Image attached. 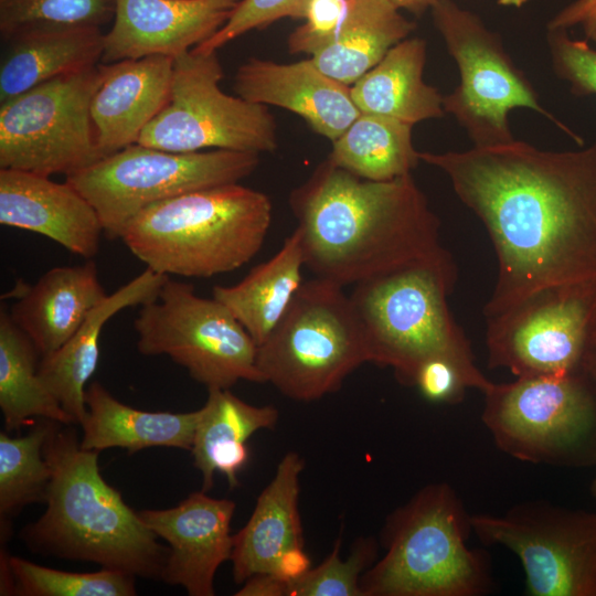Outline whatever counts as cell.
<instances>
[{
	"label": "cell",
	"mask_w": 596,
	"mask_h": 596,
	"mask_svg": "<svg viewBox=\"0 0 596 596\" xmlns=\"http://www.w3.org/2000/svg\"><path fill=\"white\" fill-rule=\"evenodd\" d=\"M222 78L217 52L192 49L173 58L169 100L137 143L173 152L274 151L276 123L267 106L227 95Z\"/></svg>",
	"instance_id": "cell-12"
},
{
	"label": "cell",
	"mask_w": 596,
	"mask_h": 596,
	"mask_svg": "<svg viewBox=\"0 0 596 596\" xmlns=\"http://www.w3.org/2000/svg\"><path fill=\"white\" fill-rule=\"evenodd\" d=\"M54 423L44 419L21 437L0 433L1 524L24 505L46 501L52 471L43 447Z\"/></svg>",
	"instance_id": "cell-32"
},
{
	"label": "cell",
	"mask_w": 596,
	"mask_h": 596,
	"mask_svg": "<svg viewBox=\"0 0 596 596\" xmlns=\"http://www.w3.org/2000/svg\"><path fill=\"white\" fill-rule=\"evenodd\" d=\"M288 583L273 574H257L244 582L236 596H286Z\"/></svg>",
	"instance_id": "cell-41"
},
{
	"label": "cell",
	"mask_w": 596,
	"mask_h": 596,
	"mask_svg": "<svg viewBox=\"0 0 596 596\" xmlns=\"http://www.w3.org/2000/svg\"><path fill=\"white\" fill-rule=\"evenodd\" d=\"M471 525L483 544L518 556L526 595L596 596V512L528 501L473 514Z\"/></svg>",
	"instance_id": "cell-15"
},
{
	"label": "cell",
	"mask_w": 596,
	"mask_h": 596,
	"mask_svg": "<svg viewBox=\"0 0 596 596\" xmlns=\"http://www.w3.org/2000/svg\"><path fill=\"white\" fill-rule=\"evenodd\" d=\"M304 468L305 461L298 453H287L259 493L247 523L233 535L231 561L236 584L257 574L274 575L281 555L292 549H304L299 514Z\"/></svg>",
	"instance_id": "cell-21"
},
{
	"label": "cell",
	"mask_w": 596,
	"mask_h": 596,
	"mask_svg": "<svg viewBox=\"0 0 596 596\" xmlns=\"http://www.w3.org/2000/svg\"><path fill=\"white\" fill-rule=\"evenodd\" d=\"M368 362L369 345L350 295L319 277L304 280L256 358L264 383L299 402L338 391Z\"/></svg>",
	"instance_id": "cell-7"
},
{
	"label": "cell",
	"mask_w": 596,
	"mask_h": 596,
	"mask_svg": "<svg viewBox=\"0 0 596 596\" xmlns=\"http://www.w3.org/2000/svg\"><path fill=\"white\" fill-rule=\"evenodd\" d=\"M471 515L446 482L423 487L386 518L385 554L360 579L363 596H482L489 555L467 544Z\"/></svg>",
	"instance_id": "cell-5"
},
{
	"label": "cell",
	"mask_w": 596,
	"mask_h": 596,
	"mask_svg": "<svg viewBox=\"0 0 596 596\" xmlns=\"http://www.w3.org/2000/svg\"><path fill=\"white\" fill-rule=\"evenodd\" d=\"M235 502L215 499L205 491L189 494L178 505L164 510H142V522L169 543L161 579L185 588L190 596H213L214 576L231 560L230 533Z\"/></svg>",
	"instance_id": "cell-16"
},
{
	"label": "cell",
	"mask_w": 596,
	"mask_h": 596,
	"mask_svg": "<svg viewBox=\"0 0 596 596\" xmlns=\"http://www.w3.org/2000/svg\"><path fill=\"white\" fill-rule=\"evenodd\" d=\"M241 0H116L100 62L149 55L175 58L210 39Z\"/></svg>",
	"instance_id": "cell-17"
},
{
	"label": "cell",
	"mask_w": 596,
	"mask_h": 596,
	"mask_svg": "<svg viewBox=\"0 0 596 596\" xmlns=\"http://www.w3.org/2000/svg\"><path fill=\"white\" fill-rule=\"evenodd\" d=\"M116 0H0V34L40 26L99 28L114 20Z\"/></svg>",
	"instance_id": "cell-34"
},
{
	"label": "cell",
	"mask_w": 596,
	"mask_h": 596,
	"mask_svg": "<svg viewBox=\"0 0 596 596\" xmlns=\"http://www.w3.org/2000/svg\"><path fill=\"white\" fill-rule=\"evenodd\" d=\"M590 494L596 501V478L590 483Z\"/></svg>",
	"instance_id": "cell-45"
},
{
	"label": "cell",
	"mask_w": 596,
	"mask_h": 596,
	"mask_svg": "<svg viewBox=\"0 0 596 596\" xmlns=\"http://www.w3.org/2000/svg\"><path fill=\"white\" fill-rule=\"evenodd\" d=\"M168 277L147 267L129 283L107 295L57 351L41 358L38 373L42 382L75 425H81L87 413L86 384L97 368L99 339L105 323L125 308L153 300Z\"/></svg>",
	"instance_id": "cell-23"
},
{
	"label": "cell",
	"mask_w": 596,
	"mask_h": 596,
	"mask_svg": "<svg viewBox=\"0 0 596 596\" xmlns=\"http://www.w3.org/2000/svg\"><path fill=\"white\" fill-rule=\"evenodd\" d=\"M300 233L287 236L280 249L232 286H214L213 298L223 304L257 347L273 332L304 283Z\"/></svg>",
	"instance_id": "cell-29"
},
{
	"label": "cell",
	"mask_w": 596,
	"mask_h": 596,
	"mask_svg": "<svg viewBox=\"0 0 596 596\" xmlns=\"http://www.w3.org/2000/svg\"><path fill=\"white\" fill-rule=\"evenodd\" d=\"M546 41L555 75L567 82L571 93L596 95V49L572 39L567 30H547Z\"/></svg>",
	"instance_id": "cell-38"
},
{
	"label": "cell",
	"mask_w": 596,
	"mask_h": 596,
	"mask_svg": "<svg viewBox=\"0 0 596 596\" xmlns=\"http://www.w3.org/2000/svg\"><path fill=\"white\" fill-rule=\"evenodd\" d=\"M0 104L55 77L97 65L104 33L93 26H40L4 40Z\"/></svg>",
	"instance_id": "cell-24"
},
{
	"label": "cell",
	"mask_w": 596,
	"mask_h": 596,
	"mask_svg": "<svg viewBox=\"0 0 596 596\" xmlns=\"http://www.w3.org/2000/svg\"><path fill=\"white\" fill-rule=\"evenodd\" d=\"M98 64L0 104V169L70 175L103 159L91 117Z\"/></svg>",
	"instance_id": "cell-13"
},
{
	"label": "cell",
	"mask_w": 596,
	"mask_h": 596,
	"mask_svg": "<svg viewBox=\"0 0 596 596\" xmlns=\"http://www.w3.org/2000/svg\"><path fill=\"white\" fill-rule=\"evenodd\" d=\"M4 583L11 582L12 594L23 596H134L131 574L104 567L97 572L77 573L38 565L28 560L6 558Z\"/></svg>",
	"instance_id": "cell-33"
},
{
	"label": "cell",
	"mask_w": 596,
	"mask_h": 596,
	"mask_svg": "<svg viewBox=\"0 0 596 596\" xmlns=\"http://www.w3.org/2000/svg\"><path fill=\"white\" fill-rule=\"evenodd\" d=\"M61 425L53 424L43 447L52 471L46 510L24 528L23 541L38 553L161 579L169 549L105 481L99 451L83 449Z\"/></svg>",
	"instance_id": "cell-3"
},
{
	"label": "cell",
	"mask_w": 596,
	"mask_h": 596,
	"mask_svg": "<svg viewBox=\"0 0 596 596\" xmlns=\"http://www.w3.org/2000/svg\"><path fill=\"white\" fill-rule=\"evenodd\" d=\"M426 42L406 38L353 85L351 96L361 113L394 118L409 125L441 118L444 96L424 81Z\"/></svg>",
	"instance_id": "cell-26"
},
{
	"label": "cell",
	"mask_w": 596,
	"mask_h": 596,
	"mask_svg": "<svg viewBox=\"0 0 596 596\" xmlns=\"http://www.w3.org/2000/svg\"><path fill=\"white\" fill-rule=\"evenodd\" d=\"M304 264L342 287L441 255L440 221L412 173L385 181L326 160L289 199Z\"/></svg>",
	"instance_id": "cell-2"
},
{
	"label": "cell",
	"mask_w": 596,
	"mask_h": 596,
	"mask_svg": "<svg viewBox=\"0 0 596 596\" xmlns=\"http://www.w3.org/2000/svg\"><path fill=\"white\" fill-rule=\"evenodd\" d=\"M106 296L94 262L58 266L22 284L9 313L43 358L65 344Z\"/></svg>",
	"instance_id": "cell-22"
},
{
	"label": "cell",
	"mask_w": 596,
	"mask_h": 596,
	"mask_svg": "<svg viewBox=\"0 0 596 596\" xmlns=\"http://www.w3.org/2000/svg\"><path fill=\"white\" fill-rule=\"evenodd\" d=\"M419 158L489 234L498 275L485 319L540 288L596 278V141L552 151L514 139Z\"/></svg>",
	"instance_id": "cell-1"
},
{
	"label": "cell",
	"mask_w": 596,
	"mask_h": 596,
	"mask_svg": "<svg viewBox=\"0 0 596 596\" xmlns=\"http://www.w3.org/2000/svg\"><path fill=\"white\" fill-rule=\"evenodd\" d=\"M596 339V278L540 288L486 319L488 366L515 377L582 372Z\"/></svg>",
	"instance_id": "cell-14"
},
{
	"label": "cell",
	"mask_w": 596,
	"mask_h": 596,
	"mask_svg": "<svg viewBox=\"0 0 596 596\" xmlns=\"http://www.w3.org/2000/svg\"><path fill=\"white\" fill-rule=\"evenodd\" d=\"M134 326L140 353L168 355L207 390L242 380L264 383L252 337L223 304L198 296L192 284L168 277Z\"/></svg>",
	"instance_id": "cell-11"
},
{
	"label": "cell",
	"mask_w": 596,
	"mask_h": 596,
	"mask_svg": "<svg viewBox=\"0 0 596 596\" xmlns=\"http://www.w3.org/2000/svg\"><path fill=\"white\" fill-rule=\"evenodd\" d=\"M272 217L265 193L230 183L155 203L119 238L157 273L206 278L248 263L263 247Z\"/></svg>",
	"instance_id": "cell-4"
},
{
	"label": "cell",
	"mask_w": 596,
	"mask_h": 596,
	"mask_svg": "<svg viewBox=\"0 0 596 596\" xmlns=\"http://www.w3.org/2000/svg\"><path fill=\"white\" fill-rule=\"evenodd\" d=\"M278 418L273 405H251L230 389H209L191 449L203 477L202 491L213 487L215 471L226 477L231 488L237 487V475L248 460L246 440L259 429H273Z\"/></svg>",
	"instance_id": "cell-27"
},
{
	"label": "cell",
	"mask_w": 596,
	"mask_h": 596,
	"mask_svg": "<svg viewBox=\"0 0 596 596\" xmlns=\"http://www.w3.org/2000/svg\"><path fill=\"white\" fill-rule=\"evenodd\" d=\"M341 546L342 531L320 565L288 583L286 596H363L360 579L376 557V542L372 538L358 539L345 560L340 558Z\"/></svg>",
	"instance_id": "cell-35"
},
{
	"label": "cell",
	"mask_w": 596,
	"mask_h": 596,
	"mask_svg": "<svg viewBox=\"0 0 596 596\" xmlns=\"http://www.w3.org/2000/svg\"><path fill=\"white\" fill-rule=\"evenodd\" d=\"M456 280L457 267L446 251L355 285L350 298L371 363L392 368L408 386L418 366L435 356L479 370L470 341L448 305Z\"/></svg>",
	"instance_id": "cell-6"
},
{
	"label": "cell",
	"mask_w": 596,
	"mask_h": 596,
	"mask_svg": "<svg viewBox=\"0 0 596 596\" xmlns=\"http://www.w3.org/2000/svg\"><path fill=\"white\" fill-rule=\"evenodd\" d=\"M102 82L91 104L103 158L138 142L170 97L173 58L149 55L98 64Z\"/></svg>",
	"instance_id": "cell-20"
},
{
	"label": "cell",
	"mask_w": 596,
	"mask_h": 596,
	"mask_svg": "<svg viewBox=\"0 0 596 596\" xmlns=\"http://www.w3.org/2000/svg\"><path fill=\"white\" fill-rule=\"evenodd\" d=\"M582 372L587 376V379L596 389V339L586 355Z\"/></svg>",
	"instance_id": "cell-43"
},
{
	"label": "cell",
	"mask_w": 596,
	"mask_h": 596,
	"mask_svg": "<svg viewBox=\"0 0 596 596\" xmlns=\"http://www.w3.org/2000/svg\"><path fill=\"white\" fill-rule=\"evenodd\" d=\"M430 12L460 74L459 85L444 96V109L456 118L473 147L513 141L509 113L515 108L539 113L574 137L541 105L538 92L509 56L500 36L479 15L454 0H437Z\"/></svg>",
	"instance_id": "cell-10"
},
{
	"label": "cell",
	"mask_w": 596,
	"mask_h": 596,
	"mask_svg": "<svg viewBox=\"0 0 596 596\" xmlns=\"http://www.w3.org/2000/svg\"><path fill=\"white\" fill-rule=\"evenodd\" d=\"M397 9L406 10L416 15L430 9L437 0H390Z\"/></svg>",
	"instance_id": "cell-42"
},
{
	"label": "cell",
	"mask_w": 596,
	"mask_h": 596,
	"mask_svg": "<svg viewBox=\"0 0 596 596\" xmlns=\"http://www.w3.org/2000/svg\"><path fill=\"white\" fill-rule=\"evenodd\" d=\"M233 88L248 102L299 115L331 141L360 114L351 87L321 72L310 58L281 64L251 57L236 71Z\"/></svg>",
	"instance_id": "cell-18"
},
{
	"label": "cell",
	"mask_w": 596,
	"mask_h": 596,
	"mask_svg": "<svg viewBox=\"0 0 596 596\" xmlns=\"http://www.w3.org/2000/svg\"><path fill=\"white\" fill-rule=\"evenodd\" d=\"M500 6L503 7H513V8H521L525 3H528L530 0H497Z\"/></svg>",
	"instance_id": "cell-44"
},
{
	"label": "cell",
	"mask_w": 596,
	"mask_h": 596,
	"mask_svg": "<svg viewBox=\"0 0 596 596\" xmlns=\"http://www.w3.org/2000/svg\"><path fill=\"white\" fill-rule=\"evenodd\" d=\"M259 155L232 150L173 152L128 146L66 175L96 210L108 238L143 209L188 192L238 183L257 168Z\"/></svg>",
	"instance_id": "cell-9"
},
{
	"label": "cell",
	"mask_w": 596,
	"mask_h": 596,
	"mask_svg": "<svg viewBox=\"0 0 596 596\" xmlns=\"http://www.w3.org/2000/svg\"><path fill=\"white\" fill-rule=\"evenodd\" d=\"M582 28L587 41L596 45V0H574L562 8L546 24L547 30Z\"/></svg>",
	"instance_id": "cell-40"
},
{
	"label": "cell",
	"mask_w": 596,
	"mask_h": 596,
	"mask_svg": "<svg viewBox=\"0 0 596 596\" xmlns=\"http://www.w3.org/2000/svg\"><path fill=\"white\" fill-rule=\"evenodd\" d=\"M40 356L30 338L7 309L0 312V408L7 430H18L42 417L63 425L73 418L47 390L38 373Z\"/></svg>",
	"instance_id": "cell-30"
},
{
	"label": "cell",
	"mask_w": 596,
	"mask_h": 596,
	"mask_svg": "<svg viewBox=\"0 0 596 596\" xmlns=\"http://www.w3.org/2000/svg\"><path fill=\"white\" fill-rule=\"evenodd\" d=\"M481 414L496 446L526 462L596 466V389L583 372L493 383Z\"/></svg>",
	"instance_id": "cell-8"
},
{
	"label": "cell",
	"mask_w": 596,
	"mask_h": 596,
	"mask_svg": "<svg viewBox=\"0 0 596 596\" xmlns=\"http://www.w3.org/2000/svg\"><path fill=\"white\" fill-rule=\"evenodd\" d=\"M308 0H241L227 22L193 50L217 52L222 46L254 29H264L283 18L304 19Z\"/></svg>",
	"instance_id": "cell-37"
},
{
	"label": "cell",
	"mask_w": 596,
	"mask_h": 596,
	"mask_svg": "<svg viewBox=\"0 0 596 596\" xmlns=\"http://www.w3.org/2000/svg\"><path fill=\"white\" fill-rule=\"evenodd\" d=\"M352 0H308L305 20L288 38L291 53L317 51L337 30Z\"/></svg>",
	"instance_id": "cell-39"
},
{
	"label": "cell",
	"mask_w": 596,
	"mask_h": 596,
	"mask_svg": "<svg viewBox=\"0 0 596 596\" xmlns=\"http://www.w3.org/2000/svg\"><path fill=\"white\" fill-rule=\"evenodd\" d=\"M493 384L480 370H470L447 356H435L423 362L415 372L412 386L434 403L457 404L466 390L476 389L482 394Z\"/></svg>",
	"instance_id": "cell-36"
},
{
	"label": "cell",
	"mask_w": 596,
	"mask_h": 596,
	"mask_svg": "<svg viewBox=\"0 0 596 596\" xmlns=\"http://www.w3.org/2000/svg\"><path fill=\"white\" fill-rule=\"evenodd\" d=\"M413 125L369 113H361L332 141L328 160L358 177L374 181L392 180L408 173L421 158L413 143Z\"/></svg>",
	"instance_id": "cell-31"
},
{
	"label": "cell",
	"mask_w": 596,
	"mask_h": 596,
	"mask_svg": "<svg viewBox=\"0 0 596 596\" xmlns=\"http://www.w3.org/2000/svg\"><path fill=\"white\" fill-rule=\"evenodd\" d=\"M87 413L81 447L100 451L119 447L136 453L162 446L192 449L201 408L189 413L147 412L116 400L100 383L85 391Z\"/></svg>",
	"instance_id": "cell-25"
},
{
	"label": "cell",
	"mask_w": 596,
	"mask_h": 596,
	"mask_svg": "<svg viewBox=\"0 0 596 596\" xmlns=\"http://www.w3.org/2000/svg\"><path fill=\"white\" fill-rule=\"evenodd\" d=\"M415 28L390 0H352L337 30L309 58L351 86Z\"/></svg>",
	"instance_id": "cell-28"
},
{
	"label": "cell",
	"mask_w": 596,
	"mask_h": 596,
	"mask_svg": "<svg viewBox=\"0 0 596 596\" xmlns=\"http://www.w3.org/2000/svg\"><path fill=\"white\" fill-rule=\"evenodd\" d=\"M0 223L41 234L73 254L92 258L104 233L89 201L70 182L0 169Z\"/></svg>",
	"instance_id": "cell-19"
}]
</instances>
